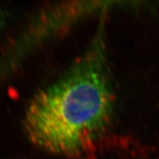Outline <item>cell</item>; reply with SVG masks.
I'll return each instance as SVG.
<instances>
[{"label":"cell","instance_id":"7a4b0ae2","mask_svg":"<svg viewBox=\"0 0 159 159\" xmlns=\"http://www.w3.org/2000/svg\"><path fill=\"white\" fill-rule=\"evenodd\" d=\"M7 20H8L7 12H6L5 10L0 8V33L5 27Z\"/></svg>","mask_w":159,"mask_h":159},{"label":"cell","instance_id":"6da1fadb","mask_svg":"<svg viewBox=\"0 0 159 159\" xmlns=\"http://www.w3.org/2000/svg\"><path fill=\"white\" fill-rule=\"evenodd\" d=\"M115 94L104 30L56 80L30 101L23 117L26 136L41 150L83 156L112 122Z\"/></svg>","mask_w":159,"mask_h":159}]
</instances>
